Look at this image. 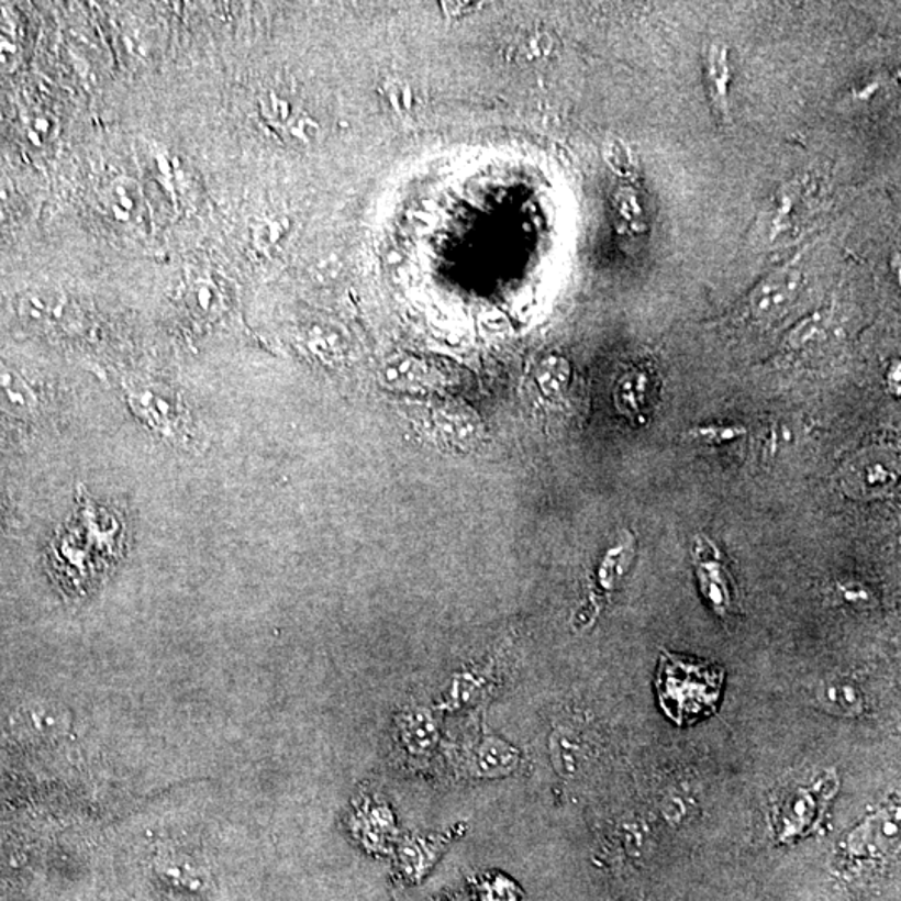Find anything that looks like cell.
Returning a JSON list of instances; mask_svg holds the SVG:
<instances>
[{"mask_svg":"<svg viewBox=\"0 0 901 901\" xmlns=\"http://www.w3.org/2000/svg\"><path fill=\"white\" fill-rule=\"evenodd\" d=\"M698 578L701 591L711 608L720 614H725L732 608V588L720 563L704 559L698 565Z\"/></svg>","mask_w":901,"mask_h":901,"instance_id":"ffe728a7","label":"cell"},{"mask_svg":"<svg viewBox=\"0 0 901 901\" xmlns=\"http://www.w3.org/2000/svg\"><path fill=\"white\" fill-rule=\"evenodd\" d=\"M389 104L398 112L411 111L414 105L413 90L401 80H388L385 86Z\"/></svg>","mask_w":901,"mask_h":901,"instance_id":"1f68e13d","label":"cell"},{"mask_svg":"<svg viewBox=\"0 0 901 901\" xmlns=\"http://www.w3.org/2000/svg\"><path fill=\"white\" fill-rule=\"evenodd\" d=\"M603 159L604 163L610 166V169L613 170L616 176H620L621 179L627 180L631 179V177H635V157H633L630 146H627L624 141L618 140V137H610V140L603 144Z\"/></svg>","mask_w":901,"mask_h":901,"instance_id":"7402d4cb","label":"cell"},{"mask_svg":"<svg viewBox=\"0 0 901 901\" xmlns=\"http://www.w3.org/2000/svg\"><path fill=\"white\" fill-rule=\"evenodd\" d=\"M186 299H188L189 308L194 311V314L211 315L219 305L218 291H215V286L212 285L211 279L208 278L192 279L188 285Z\"/></svg>","mask_w":901,"mask_h":901,"instance_id":"cb8c5ba5","label":"cell"},{"mask_svg":"<svg viewBox=\"0 0 901 901\" xmlns=\"http://www.w3.org/2000/svg\"><path fill=\"white\" fill-rule=\"evenodd\" d=\"M69 725L66 711L54 703L37 701L24 704L12 716V730L15 735L32 742H51L59 738Z\"/></svg>","mask_w":901,"mask_h":901,"instance_id":"9c48e42d","label":"cell"},{"mask_svg":"<svg viewBox=\"0 0 901 901\" xmlns=\"http://www.w3.org/2000/svg\"><path fill=\"white\" fill-rule=\"evenodd\" d=\"M129 404L134 413L149 424L156 433L164 434L173 440H180L186 433V424L180 416L179 404L166 391L156 386L135 385L125 388Z\"/></svg>","mask_w":901,"mask_h":901,"instance_id":"8992f818","label":"cell"},{"mask_svg":"<svg viewBox=\"0 0 901 901\" xmlns=\"http://www.w3.org/2000/svg\"><path fill=\"white\" fill-rule=\"evenodd\" d=\"M815 697L820 707L835 716L858 718L867 711L864 690L848 678L823 681Z\"/></svg>","mask_w":901,"mask_h":901,"instance_id":"4fadbf2b","label":"cell"},{"mask_svg":"<svg viewBox=\"0 0 901 901\" xmlns=\"http://www.w3.org/2000/svg\"><path fill=\"white\" fill-rule=\"evenodd\" d=\"M285 129L289 132L292 140L299 141V143L302 144L314 143V141L318 140V134H320V125H318V122L305 114L294 115Z\"/></svg>","mask_w":901,"mask_h":901,"instance_id":"4dcf8cb0","label":"cell"},{"mask_svg":"<svg viewBox=\"0 0 901 901\" xmlns=\"http://www.w3.org/2000/svg\"><path fill=\"white\" fill-rule=\"evenodd\" d=\"M21 59V45L14 38L12 27L0 25V73H14Z\"/></svg>","mask_w":901,"mask_h":901,"instance_id":"f1b7e54d","label":"cell"},{"mask_svg":"<svg viewBox=\"0 0 901 901\" xmlns=\"http://www.w3.org/2000/svg\"><path fill=\"white\" fill-rule=\"evenodd\" d=\"M286 233V219H275V221H266L263 224L257 225L256 230H254V240H256L257 246H272V244L278 243L279 237Z\"/></svg>","mask_w":901,"mask_h":901,"instance_id":"d6a6232c","label":"cell"},{"mask_svg":"<svg viewBox=\"0 0 901 901\" xmlns=\"http://www.w3.org/2000/svg\"><path fill=\"white\" fill-rule=\"evenodd\" d=\"M351 828L360 845L369 852H386L394 842L396 822L385 801L368 798L354 808Z\"/></svg>","mask_w":901,"mask_h":901,"instance_id":"ba28073f","label":"cell"},{"mask_svg":"<svg viewBox=\"0 0 901 901\" xmlns=\"http://www.w3.org/2000/svg\"><path fill=\"white\" fill-rule=\"evenodd\" d=\"M826 321L828 320H826L825 312H813L793 327L788 336V344L793 349H804L819 340L820 334L825 330Z\"/></svg>","mask_w":901,"mask_h":901,"instance_id":"484cf974","label":"cell"},{"mask_svg":"<svg viewBox=\"0 0 901 901\" xmlns=\"http://www.w3.org/2000/svg\"><path fill=\"white\" fill-rule=\"evenodd\" d=\"M494 690V680H492L491 671L486 669H472V671H463L461 675H456L451 681L449 688L444 691L443 707L444 710L456 711L463 708L476 707V704L485 701L486 698Z\"/></svg>","mask_w":901,"mask_h":901,"instance_id":"5bb4252c","label":"cell"},{"mask_svg":"<svg viewBox=\"0 0 901 901\" xmlns=\"http://www.w3.org/2000/svg\"><path fill=\"white\" fill-rule=\"evenodd\" d=\"M553 765L561 777L572 778L586 761V748L581 736L571 728H559L549 739Z\"/></svg>","mask_w":901,"mask_h":901,"instance_id":"e0dca14e","label":"cell"},{"mask_svg":"<svg viewBox=\"0 0 901 901\" xmlns=\"http://www.w3.org/2000/svg\"><path fill=\"white\" fill-rule=\"evenodd\" d=\"M655 688L665 716L687 728L716 713L725 690V669L704 659L665 652L659 658Z\"/></svg>","mask_w":901,"mask_h":901,"instance_id":"6da1fadb","label":"cell"},{"mask_svg":"<svg viewBox=\"0 0 901 901\" xmlns=\"http://www.w3.org/2000/svg\"><path fill=\"white\" fill-rule=\"evenodd\" d=\"M614 225L618 233L627 237H642L648 233V219L638 191L630 185H621L613 194Z\"/></svg>","mask_w":901,"mask_h":901,"instance_id":"2e32d148","label":"cell"},{"mask_svg":"<svg viewBox=\"0 0 901 901\" xmlns=\"http://www.w3.org/2000/svg\"><path fill=\"white\" fill-rule=\"evenodd\" d=\"M0 408L14 416H29L35 410V396L21 376L0 363Z\"/></svg>","mask_w":901,"mask_h":901,"instance_id":"d6986e66","label":"cell"},{"mask_svg":"<svg viewBox=\"0 0 901 901\" xmlns=\"http://www.w3.org/2000/svg\"><path fill=\"white\" fill-rule=\"evenodd\" d=\"M900 808L888 807L858 823L839 843L848 861H880L898 848Z\"/></svg>","mask_w":901,"mask_h":901,"instance_id":"3957f363","label":"cell"},{"mask_svg":"<svg viewBox=\"0 0 901 901\" xmlns=\"http://www.w3.org/2000/svg\"><path fill=\"white\" fill-rule=\"evenodd\" d=\"M260 111L272 125H285L286 127L294 118L291 104L275 92H269L266 98L260 99Z\"/></svg>","mask_w":901,"mask_h":901,"instance_id":"f546056e","label":"cell"},{"mask_svg":"<svg viewBox=\"0 0 901 901\" xmlns=\"http://www.w3.org/2000/svg\"><path fill=\"white\" fill-rule=\"evenodd\" d=\"M708 94L718 114L728 115L730 82H732V69H730L728 47L725 44H713L708 51L707 63Z\"/></svg>","mask_w":901,"mask_h":901,"instance_id":"9a60e30c","label":"cell"},{"mask_svg":"<svg viewBox=\"0 0 901 901\" xmlns=\"http://www.w3.org/2000/svg\"><path fill=\"white\" fill-rule=\"evenodd\" d=\"M534 379H536L541 394L545 398H561L571 381V366L566 357L559 354H548L536 366Z\"/></svg>","mask_w":901,"mask_h":901,"instance_id":"44dd1931","label":"cell"},{"mask_svg":"<svg viewBox=\"0 0 901 901\" xmlns=\"http://www.w3.org/2000/svg\"><path fill=\"white\" fill-rule=\"evenodd\" d=\"M430 423L437 440L456 449L472 446L481 437L478 414L471 408L455 402H441L430 408Z\"/></svg>","mask_w":901,"mask_h":901,"instance_id":"52a82bcc","label":"cell"},{"mask_svg":"<svg viewBox=\"0 0 901 901\" xmlns=\"http://www.w3.org/2000/svg\"><path fill=\"white\" fill-rule=\"evenodd\" d=\"M102 205L111 212L114 221L132 227L141 225L146 212V199L140 182L132 177L118 176L108 180L99 191Z\"/></svg>","mask_w":901,"mask_h":901,"instance_id":"8fae6325","label":"cell"},{"mask_svg":"<svg viewBox=\"0 0 901 901\" xmlns=\"http://www.w3.org/2000/svg\"><path fill=\"white\" fill-rule=\"evenodd\" d=\"M63 296L51 291H29L19 299V314L29 323L38 326H53L59 323L64 315Z\"/></svg>","mask_w":901,"mask_h":901,"instance_id":"ac0fdd59","label":"cell"},{"mask_svg":"<svg viewBox=\"0 0 901 901\" xmlns=\"http://www.w3.org/2000/svg\"><path fill=\"white\" fill-rule=\"evenodd\" d=\"M398 739L414 758H426L440 742V725L427 710H410L396 720Z\"/></svg>","mask_w":901,"mask_h":901,"instance_id":"7c38bea8","label":"cell"},{"mask_svg":"<svg viewBox=\"0 0 901 901\" xmlns=\"http://www.w3.org/2000/svg\"><path fill=\"white\" fill-rule=\"evenodd\" d=\"M839 591H843V597L849 603H858V601H867L870 598L867 590H864L858 585H843L839 586Z\"/></svg>","mask_w":901,"mask_h":901,"instance_id":"e575fe53","label":"cell"},{"mask_svg":"<svg viewBox=\"0 0 901 901\" xmlns=\"http://www.w3.org/2000/svg\"><path fill=\"white\" fill-rule=\"evenodd\" d=\"M646 378L643 372L631 371L626 372L620 379V385L616 388V404L621 411H626V414L636 413L639 411V402H642L643 394H645Z\"/></svg>","mask_w":901,"mask_h":901,"instance_id":"603a6c76","label":"cell"},{"mask_svg":"<svg viewBox=\"0 0 901 901\" xmlns=\"http://www.w3.org/2000/svg\"><path fill=\"white\" fill-rule=\"evenodd\" d=\"M553 51H555V38L548 31L530 32L518 44V57L526 63L548 59Z\"/></svg>","mask_w":901,"mask_h":901,"instance_id":"d4e9b609","label":"cell"},{"mask_svg":"<svg viewBox=\"0 0 901 901\" xmlns=\"http://www.w3.org/2000/svg\"><path fill=\"white\" fill-rule=\"evenodd\" d=\"M803 282V272L798 267L785 266L774 270L749 292V314L759 321L780 318L797 301Z\"/></svg>","mask_w":901,"mask_h":901,"instance_id":"277c9868","label":"cell"},{"mask_svg":"<svg viewBox=\"0 0 901 901\" xmlns=\"http://www.w3.org/2000/svg\"><path fill=\"white\" fill-rule=\"evenodd\" d=\"M521 753L498 736L482 735L469 742L459 756L463 774L476 778H501L520 768Z\"/></svg>","mask_w":901,"mask_h":901,"instance_id":"5b68a950","label":"cell"},{"mask_svg":"<svg viewBox=\"0 0 901 901\" xmlns=\"http://www.w3.org/2000/svg\"><path fill=\"white\" fill-rule=\"evenodd\" d=\"M838 777L823 771L807 783L790 785L771 800L770 820L780 845L807 838L822 823L830 801L838 791Z\"/></svg>","mask_w":901,"mask_h":901,"instance_id":"7a4b0ae2","label":"cell"},{"mask_svg":"<svg viewBox=\"0 0 901 901\" xmlns=\"http://www.w3.org/2000/svg\"><path fill=\"white\" fill-rule=\"evenodd\" d=\"M456 828L458 826H453L449 832L440 833V835H418L405 838L398 849L399 870L402 875L411 881L423 878L427 870L436 864L441 853L453 842Z\"/></svg>","mask_w":901,"mask_h":901,"instance_id":"30bf717a","label":"cell"},{"mask_svg":"<svg viewBox=\"0 0 901 901\" xmlns=\"http://www.w3.org/2000/svg\"><path fill=\"white\" fill-rule=\"evenodd\" d=\"M159 870L164 878L180 885V887L198 890L202 885V877L196 865L185 864L180 860H166L160 865Z\"/></svg>","mask_w":901,"mask_h":901,"instance_id":"83f0119b","label":"cell"},{"mask_svg":"<svg viewBox=\"0 0 901 901\" xmlns=\"http://www.w3.org/2000/svg\"><path fill=\"white\" fill-rule=\"evenodd\" d=\"M479 5L481 4H478V2H443L441 8H443V12L447 18H463V15L475 12Z\"/></svg>","mask_w":901,"mask_h":901,"instance_id":"836d02e7","label":"cell"},{"mask_svg":"<svg viewBox=\"0 0 901 901\" xmlns=\"http://www.w3.org/2000/svg\"><path fill=\"white\" fill-rule=\"evenodd\" d=\"M888 386L893 394H900V363H894L888 371Z\"/></svg>","mask_w":901,"mask_h":901,"instance_id":"d590c367","label":"cell"},{"mask_svg":"<svg viewBox=\"0 0 901 901\" xmlns=\"http://www.w3.org/2000/svg\"><path fill=\"white\" fill-rule=\"evenodd\" d=\"M746 427L742 424H704V426L693 427L687 437L690 440L703 441L708 444H725L730 441L739 440L745 436Z\"/></svg>","mask_w":901,"mask_h":901,"instance_id":"4316f807","label":"cell"}]
</instances>
